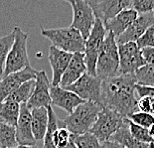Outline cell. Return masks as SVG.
<instances>
[{"label": "cell", "mask_w": 154, "mask_h": 148, "mask_svg": "<svg viewBox=\"0 0 154 148\" xmlns=\"http://www.w3.org/2000/svg\"><path fill=\"white\" fill-rule=\"evenodd\" d=\"M87 73V66L85 64L84 53L73 54L70 63L65 71L63 77L61 79L60 87L66 88L69 85H73L77 82L84 74Z\"/></svg>", "instance_id": "18"}, {"label": "cell", "mask_w": 154, "mask_h": 148, "mask_svg": "<svg viewBox=\"0 0 154 148\" xmlns=\"http://www.w3.org/2000/svg\"><path fill=\"white\" fill-rule=\"evenodd\" d=\"M101 109L103 106L100 103L90 100L85 101L75 108L65 119H59V127H66L75 135L85 134L93 127Z\"/></svg>", "instance_id": "2"}, {"label": "cell", "mask_w": 154, "mask_h": 148, "mask_svg": "<svg viewBox=\"0 0 154 148\" xmlns=\"http://www.w3.org/2000/svg\"><path fill=\"white\" fill-rule=\"evenodd\" d=\"M72 140L78 148H104L103 143H100L99 139L90 132L81 135H71Z\"/></svg>", "instance_id": "27"}, {"label": "cell", "mask_w": 154, "mask_h": 148, "mask_svg": "<svg viewBox=\"0 0 154 148\" xmlns=\"http://www.w3.org/2000/svg\"><path fill=\"white\" fill-rule=\"evenodd\" d=\"M72 133L66 127H59L53 135V143L56 148H65L71 140Z\"/></svg>", "instance_id": "31"}, {"label": "cell", "mask_w": 154, "mask_h": 148, "mask_svg": "<svg viewBox=\"0 0 154 148\" xmlns=\"http://www.w3.org/2000/svg\"><path fill=\"white\" fill-rule=\"evenodd\" d=\"M50 95L52 104L62 108L70 114L73 110L81 103L86 100H82L80 97L73 93V91L67 90V88H61L60 85H52L50 88Z\"/></svg>", "instance_id": "17"}, {"label": "cell", "mask_w": 154, "mask_h": 148, "mask_svg": "<svg viewBox=\"0 0 154 148\" xmlns=\"http://www.w3.org/2000/svg\"><path fill=\"white\" fill-rule=\"evenodd\" d=\"M63 1L68 2L73 9V21L71 26L77 29L85 40H87L96 21V16L94 14L93 9L86 0H63Z\"/></svg>", "instance_id": "8"}, {"label": "cell", "mask_w": 154, "mask_h": 148, "mask_svg": "<svg viewBox=\"0 0 154 148\" xmlns=\"http://www.w3.org/2000/svg\"><path fill=\"white\" fill-rule=\"evenodd\" d=\"M138 16V13L132 8H127L120 11L113 18L103 23L104 28L107 32H111L117 38L129 27Z\"/></svg>", "instance_id": "19"}, {"label": "cell", "mask_w": 154, "mask_h": 148, "mask_svg": "<svg viewBox=\"0 0 154 148\" xmlns=\"http://www.w3.org/2000/svg\"><path fill=\"white\" fill-rule=\"evenodd\" d=\"M109 140L119 143L125 148H148L149 146V143L140 142L132 136L127 124V118L124 120L123 125L110 137Z\"/></svg>", "instance_id": "21"}, {"label": "cell", "mask_w": 154, "mask_h": 148, "mask_svg": "<svg viewBox=\"0 0 154 148\" xmlns=\"http://www.w3.org/2000/svg\"><path fill=\"white\" fill-rule=\"evenodd\" d=\"M101 83L103 80H100L97 76H91L86 73L77 82H75L73 85H69L66 88L75 93L82 100L86 101H94L100 104Z\"/></svg>", "instance_id": "10"}, {"label": "cell", "mask_w": 154, "mask_h": 148, "mask_svg": "<svg viewBox=\"0 0 154 148\" xmlns=\"http://www.w3.org/2000/svg\"><path fill=\"white\" fill-rule=\"evenodd\" d=\"M72 57H73L72 53H68L66 51L60 50V49L56 48L53 45L50 46L48 59L52 69V85H60L61 79L63 77Z\"/></svg>", "instance_id": "16"}, {"label": "cell", "mask_w": 154, "mask_h": 148, "mask_svg": "<svg viewBox=\"0 0 154 148\" xmlns=\"http://www.w3.org/2000/svg\"><path fill=\"white\" fill-rule=\"evenodd\" d=\"M103 146H104V148H125L122 145H120L119 143L114 142V141H111V140H109V141H106V142H104Z\"/></svg>", "instance_id": "37"}, {"label": "cell", "mask_w": 154, "mask_h": 148, "mask_svg": "<svg viewBox=\"0 0 154 148\" xmlns=\"http://www.w3.org/2000/svg\"><path fill=\"white\" fill-rule=\"evenodd\" d=\"M13 148H38L36 145H17L16 147H13Z\"/></svg>", "instance_id": "40"}, {"label": "cell", "mask_w": 154, "mask_h": 148, "mask_svg": "<svg viewBox=\"0 0 154 148\" xmlns=\"http://www.w3.org/2000/svg\"><path fill=\"white\" fill-rule=\"evenodd\" d=\"M36 72L33 68L27 67L16 73L9 74L0 80V104L10 95L13 91L25 82L35 80Z\"/></svg>", "instance_id": "13"}, {"label": "cell", "mask_w": 154, "mask_h": 148, "mask_svg": "<svg viewBox=\"0 0 154 148\" xmlns=\"http://www.w3.org/2000/svg\"><path fill=\"white\" fill-rule=\"evenodd\" d=\"M124 120L125 118L116 111L103 107L88 132L96 136L100 143H104L123 125Z\"/></svg>", "instance_id": "6"}, {"label": "cell", "mask_w": 154, "mask_h": 148, "mask_svg": "<svg viewBox=\"0 0 154 148\" xmlns=\"http://www.w3.org/2000/svg\"><path fill=\"white\" fill-rule=\"evenodd\" d=\"M136 44L140 49L154 47V24L144 32V34L136 41Z\"/></svg>", "instance_id": "33"}, {"label": "cell", "mask_w": 154, "mask_h": 148, "mask_svg": "<svg viewBox=\"0 0 154 148\" xmlns=\"http://www.w3.org/2000/svg\"><path fill=\"white\" fill-rule=\"evenodd\" d=\"M130 8L138 14L154 12V0H131Z\"/></svg>", "instance_id": "32"}, {"label": "cell", "mask_w": 154, "mask_h": 148, "mask_svg": "<svg viewBox=\"0 0 154 148\" xmlns=\"http://www.w3.org/2000/svg\"><path fill=\"white\" fill-rule=\"evenodd\" d=\"M148 148H154V142H153V141H152V142H150V143H149Z\"/></svg>", "instance_id": "41"}, {"label": "cell", "mask_w": 154, "mask_h": 148, "mask_svg": "<svg viewBox=\"0 0 154 148\" xmlns=\"http://www.w3.org/2000/svg\"><path fill=\"white\" fill-rule=\"evenodd\" d=\"M47 108H48V126H47V130H46L45 136L43 138L44 140L43 148H56L53 143V135L55 131L59 128V119L51 106H49Z\"/></svg>", "instance_id": "24"}, {"label": "cell", "mask_w": 154, "mask_h": 148, "mask_svg": "<svg viewBox=\"0 0 154 148\" xmlns=\"http://www.w3.org/2000/svg\"><path fill=\"white\" fill-rule=\"evenodd\" d=\"M17 145L15 126L0 121V148H13Z\"/></svg>", "instance_id": "25"}, {"label": "cell", "mask_w": 154, "mask_h": 148, "mask_svg": "<svg viewBox=\"0 0 154 148\" xmlns=\"http://www.w3.org/2000/svg\"><path fill=\"white\" fill-rule=\"evenodd\" d=\"M97 77L107 80L119 75V56L116 38L111 32H107L101 45L96 66Z\"/></svg>", "instance_id": "3"}, {"label": "cell", "mask_w": 154, "mask_h": 148, "mask_svg": "<svg viewBox=\"0 0 154 148\" xmlns=\"http://www.w3.org/2000/svg\"><path fill=\"white\" fill-rule=\"evenodd\" d=\"M20 114V104L5 100L0 104V121L9 125L16 126Z\"/></svg>", "instance_id": "22"}, {"label": "cell", "mask_w": 154, "mask_h": 148, "mask_svg": "<svg viewBox=\"0 0 154 148\" xmlns=\"http://www.w3.org/2000/svg\"><path fill=\"white\" fill-rule=\"evenodd\" d=\"M127 124H128L130 133L132 134V136L135 138V139L144 143L152 142V138L149 134V129L137 125V124L133 123L132 121H130L128 118H127Z\"/></svg>", "instance_id": "29"}, {"label": "cell", "mask_w": 154, "mask_h": 148, "mask_svg": "<svg viewBox=\"0 0 154 148\" xmlns=\"http://www.w3.org/2000/svg\"><path fill=\"white\" fill-rule=\"evenodd\" d=\"M13 30L15 33L14 42L6 59L3 77L30 67V61L27 53L28 34L23 32L22 29L18 26L14 27Z\"/></svg>", "instance_id": "5"}, {"label": "cell", "mask_w": 154, "mask_h": 148, "mask_svg": "<svg viewBox=\"0 0 154 148\" xmlns=\"http://www.w3.org/2000/svg\"><path fill=\"white\" fill-rule=\"evenodd\" d=\"M51 82L45 71H37L35 78V88L30 100L26 103L29 109L52 106L50 95Z\"/></svg>", "instance_id": "11"}, {"label": "cell", "mask_w": 154, "mask_h": 148, "mask_svg": "<svg viewBox=\"0 0 154 148\" xmlns=\"http://www.w3.org/2000/svg\"><path fill=\"white\" fill-rule=\"evenodd\" d=\"M65 148H78L76 144L74 143V141L72 140V138H71V140H70V142L68 143V145L65 147Z\"/></svg>", "instance_id": "38"}, {"label": "cell", "mask_w": 154, "mask_h": 148, "mask_svg": "<svg viewBox=\"0 0 154 148\" xmlns=\"http://www.w3.org/2000/svg\"><path fill=\"white\" fill-rule=\"evenodd\" d=\"M135 93L136 97H150L154 98V85H142L136 84L135 85Z\"/></svg>", "instance_id": "35"}, {"label": "cell", "mask_w": 154, "mask_h": 148, "mask_svg": "<svg viewBox=\"0 0 154 148\" xmlns=\"http://www.w3.org/2000/svg\"><path fill=\"white\" fill-rule=\"evenodd\" d=\"M137 80L135 74H119L101 83L100 104L128 118L138 110L135 93Z\"/></svg>", "instance_id": "1"}, {"label": "cell", "mask_w": 154, "mask_h": 148, "mask_svg": "<svg viewBox=\"0 0 154 148\" xmlns=\"http://www.w3.org/2000/svg\"><path fill=\"white\" fill-rule=\"evenodd\" d=\"M31 110L26 103L20 104V114L15 126L16 141L18 145H36V140L32 131Z\"/></svg>", "instance_id": "14"}, {"label": "cell", "mask_w": 154, "mask_h": 148, "mask_svg": "<svg viewBox=\"0 0 154 148\" xmlns=\"http://www.w3.org/2000/svg\"><path fill=\"white\" fill-rule=\"evenodd\" d=\"M142 57L147 65H154V47H146L141 49Z\"/></svg>", "instance_id": "36"}, {"label": "cell", "mask_w": 154, "mask_h": 148, "mask_svg": "<svg viewBox=\"0 0 154 148\" xmlns=\"http://www.w3.org/2000/svg\"><path fill=\"white\" fill-rule=\"evenodd\" d=\"M154 24V12L144 13L137 16L131 25L116 38L117 45L128 42H136L150 26Z\"/></svg>", "instance_id": "15"}, {"label": "cell", "mask_w": 154, "mask_h": 148, "mask_svg": "<svg viewBox=\"0 0 154 148\" xmlns=\"http://www.w3.org/2000/svg\"><path fill=\"white\" fill-rule=\"evenodd\" d=\"M137 107L139 111L147 113L154 116V98L150 97H140L137 103Z\"/></svg>", "instance_id": "34"}, {"label": "cell", "mask_w": 154, "mask_h": 148, "mask_svg": "<svg viewBox=\"0 0 154 148\" xmlns=\"http://www.w3.org/2000/svg\"><path fill=\"white\" fill-rule=\"evenodd\" d=\"M128 119L130 121H132L133 123L137 124V125L147 128V129H149L154 124V116L152 114L143 113V111H139V110H137L134 113H132L131 116L128 117Z\"/></svg>", "instance_id": "30"}, {"label": "cell", "mask_w": 154, "mask_h": 148, "mask_svg": "<svg viewBox=\"0 0 154 148\" xmlns=\"http://www.w3.org/2000/svg\"><path fill=\"white\" fill-rule=\"evenodd\" d=\"M107 31L104 28L103 23L96 18L94 27L85 42V64L87 66V73L91 76H97L96 66L101 45L104 41Z\"/></svg>", "instance_id": "7"}, {"label": "cell", "mask_w": 154, "mask_h": 148, "mask_svg": "<svg viewBox=\"0 0 154 148\" xmlns=\"http://www.w3.org/2000/svg\"><path fill=\"white\" fill-rule=\"evenodd\" d=\"M119 74H135L137 70L146 65L141 49L136 42H128L119 45Z\"/></svg>", "instance_id": "9"}, {"label": "cell", "mask_w": 154, "mask_h": 148, "mask_svg": "<svg viewBox=\"0 0 154 148\" xmlns=\"http://www.w3.org/2000/svg\"><path fill=\"white\" fill-rule=\"evenodd\" d=\"M35 88V80H30L25 82L22 84L17 90H15L13 93L6 98V100L15 101L19 104L21 103H27L28 100H30L32 94H33Z\"/></svg>", "instance_id": "23"}, {"label": "cell", "mask_w": 154, "mask_h": 148, "mask_svg": "<svg viewBox=\"0 0 154 148\" xmlns=\"http://www.w3.org/2000/svg\"><path fill=\"white\" fill-rule=\"evenodd\" d=\"M96 18L106 23L124 9L130 8L131 0H86Z\"/></svg>", "instance_id": "12"}, {"label": "cell", "mask_w": 154, "mask_h": 148, "mask_svg": "<svg viewBox=\"0 0 154 148\" xmlns=\"http://www.w3.org/2000/svg\"><path fill=\"white\" fill-rule=\"evenodd\" d=\"M32 131L36 140H42L48 126V108L38 107L31 109Z\"/></svg>", "instance_id": "20"}, {"label": "cell", "mask_w": 154, "mask_h": 148, "mask_svg": "<svg viewBox=\"0 0 154 148\" xmlns=\"http://www.w3.org/2000/svg\"><path fill=\"white\" fill-rule=\"evenodd\" d=\"M137 84L142 85H154V65H145L135 72Z\"/></svg>", "instance_id": "28"}, {"label": "cell", "mask_w": 154, "mask_h": 148, "mask_svg": "<svg viewBox=\"0 0 154 148\" xmlns=\"http://www.w3.org/2000/svg\"><path fill=\"white\" fill-rule=\"evenodd\" d=\"M14 37H15L14 30L11 33H9L8 35L0 37V80L3 77L5 62L6 59H7L9 51H10L13 45V42H14Z\"/></svg>", "instance_id": "26"}, {"label": "cell", "mask_w": 154, "mask_h": 148, "mask_svg": "<svg viewBox=\"0 0 154 148\" xmlns=\"http://www.w3.org/2000/svg\"><path fill=\"white\" fill-rule=\"evenodd\" d=\"M41 35L50 40L52 45L68 53H84L86 40L72 26L64 28L45 29L41 27Z\"/></svg>", "instance_id": "4"}, {"label": "cell", "mask_w": 154, "mask_h": 148, "mask_svg": "<svg viewBox=\"0 0 154 148\" xmlns=\"http://www.w3.org/2000/svg\"><path fill=\"white\" fill-rule=\"evenodd\" d=\"M149 134H150V136H151V138H152V141L154 142V124L149 128Z\"/></svg>", "instance_id": "39"}]
</instances>
